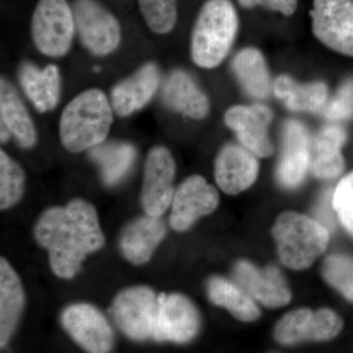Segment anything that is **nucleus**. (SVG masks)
<instances>
[{
  "instance_id": "nucleus-31",
  "label": "nucleus",
  "mask_w": 353,
  "mask_h": 353,
  "mask_svg": "<svg viewBox=\"0 0 353 353\" xmlns=\"http://www.w3.org/2000/svg\"><path fill=\"white\" fill-rule=\"evenodd\" d=\"M323 276L332 287L348 301H353V259L345 255H331L323 265Z\"/></svg>"
},
{
  "instance_id": "nucleus-32",
  "label": "nucleus",
  "mask_w": 353,
  "mask_h": 353,
  "mask_svg": "<svg viewBox=\"0 0 353 353\" xmlns=\"http://www.w3.org/2000/svg\"><path fill=\"white\" fill-rule=\"evenodd\" d=\"M333 208L341 224L353 236V172L339 183L333 194Z\"/></svg>"
},
{
  "instance_id": "nucleus-24",
  "label": "nucleus",
  "mask_w": 353,
  "mask_h": 353,
  "mask_svg": "<svg viewBox=\"0 0 353 353\" xmlns=\"http://www.w3.org/2000/svg\"><path fill=\"white\" fill-rule=\"evenodd\" d=\"M0 117L22 148H31L37 143V132L31 115L21 101L15 88L6 79L0 82Z\"/></svg>"
},
{
  "instance_id": "nucleus-15",
  "label": "nucleus",
  "mask_w": 353,
  "mask_h": 353,
  "mask_svg": "<svg viewBox=\"0 0 353 353\" xmlns=\"http://www.w3.org/2000/svg\"><path fill=\"white\" fill-rule=\"evenodd\" d=\"M311 167V139L307 129L296 120L284 127V148L277 168V179L283 187L294 189L303 182Z\"/></svg>"
},
{
  "instance_id": "nucleus-5",
  "label": "nucleus",
  "mask_w": 353,
  "mask_h": 353,
  "mask_svg": "<svg viewBox=\"0 0 353 353\" xmlns=\"http://www.w3.org/2000/svg\"><path fill=\"white\" fill-rule=\"evenodd\" d=\"M75 28L73 9L67 0H39L32 14V37L43 54L64 57L71 48Z\"/></svg>"
},
{
  "instance_id": "nucleus-36",
  "label": "nucleus",
  "mask_w": 353,
  "mask_h": 353,
  "mask_svg": "<svg viewBox=\"0 0 353 353\" xmlns=\"http://www.w3.org/2000/svg\"><path fill=\"white\" fill-rule=\"evenodd\" d=\"M10 134L11 132H9V130L4 125L1 124V143H6L9 138H10Z\"/></svg>"
},
{
  "instance_id": "nucleus-22",
  "label": "nucleus",
  "mask_w": 353,
  "mask_h": 353,
  "mask_svg": "<svg viewBox=\"0 0 353 353\" xmlns=\"http://www.w3.org/2000/svg\"><path fill=\"white\" fill-rule=\"evenodd\" d=\"M347 134L343 127L327 126L316 134L311 143V169L315 176L331 180L343 173L345 160L341 148Z\"/></svg>"
},
{
  "instance_id": "nucleus-3",
  "label": "nucleus",
  "mask_w": 353,
  "mask_h": 353,
  "mask_svg": "<svg viewBox=\"0 0 353 353\" xmlns=\"http://www.w3.org/2000/svg\"><path fill=\"white\" fill-rule=\"evenodd\" d=\"M238 30V13L231 0H208L192 29V61L204 69L219 66L229 54Z\"/></svg>"
},
{
  "instance_id": "nucleus-11",
  "label": "nucleus",
  "mask_w": 353,
  "mask_h": 353,
  "mask_svg": "<svg viewBox=\"0 0 353 353\" xmlns=\"http://www.w3.org/2000/svg\"><path fill=\"white\" fill-rule=\"evenodd\" d=\"M199 329V312L187 297L179 294L158 296L153 340L187 343L196 336Z\"/></svg>"
},
{
  "instance_id": "nucleus-30",
  "label": "nucleus",
  "mask_w": 353,
  "mask_h": 353,
  "mask_svg": "<svg viewBox=\"0 0 353 353\" xmlns=\"http://www.w3.org/2000/svg\"><path fill=\"white\" fill-rule=\"evenodd\" d=\"M139 6L146 24L155 34H168L175 27L176 0H139Z\"/></svg>"
},
{
  "instance_id": "nucleus-35",
  "label": "nucleus",
  "mask_w": 353,
  "mask_h": 353,
  "mask_svg": "<svg viewBox=\"0 0 353 353\" xmlns=\"http://www.w3.org/2000/svg\"><path fill=\"white\" fill-rule=\"evenodd\" d=\"M331 206H333V196H331V192H328L319 202L317 211H316V216L318 220L322 225H324L327 229L333 228V217H332Z\"/></svg>"
},
{
  "instance_id": "nucleus-23",
  "label": "nucleus",
  "mask_w": 353,
  "mask_h": 353,
  "mask_svg": "<svg viewBox=\"0 0 353 353\" xmlns=\"http://www.w3.org/2000/svg\"><path fill=\"white\" fill-rule=\"evenodd\" d=\"M25 305L19 277L6 259H0V345L10 340Z\"/></svg>"
},
{
  "instance_id": "nucleus-28",
  "label": "nucleus",
  "mask_w": 353,
  "mask_h": 353,
  "mask_svg": "<svg viewBox=\"0 0 353 353\" xmlns=\"http://www.w3.org/2000/svg\"><path fill=\"white\" fill-rule=\"evenodd\" d=\"M208 290L210 301L226 308L236 319L252 322L259 318L260 311L252 297L238 285L225 279L215 277L209 281Z\"/></svg>"
},
{
  "instance_id": "nucleus-4",
  "label": "nucleus",
  "mask_w": 353,
  "mask_h": 353,
  "mask_svg": "<svg viewBox=\"0 0 353 353\" xmlns=\"http://www.w3.org/2000/svg\"><path fill=\"white\" fill-rule=\"evenodd\" d=\"M281 261L294 270H303L313 264L329 243V230L319 221L299 213H282L273 231Z\"/></svg>"
},
{
  "instance_id": "nucleus-8",
  "label": "nucleus",
  "mask_w": 353,
  "mask_h": 353,
  "mask_svg": "<svg viewBox=\"0 0 353 353\" xmlns=\"http://www.w3.org/2000/svg\"><path fill=\"white\" fill-rule=\"evenodd\" d=\"M158 296L150 288L134 287L120 292L111 313L123 333L136 341L152 338Z\"/></svg>"
},
{
  "instance_id": "nucleus-10",
  "label": "nucleus",
  "mask_w": 353,
  "mask_h": 353,
  "mask_svg": "<svg viewBox=\"0 0 353 353\" xmlns=\"http://www.w3.org/2000/svg\"><path fill=\"white\" fill-rule=\"evenodd\" d=\"M343 327V320L331 309H320L316 312L299 309L280 320L275 329V338L284 345L303 341H327L338 336Z\"/></svg>"
},
{
  "instance_id": "nucleus-6",
  "label": "nucleus",
  "mask_w": 353,
  "mask_h": 353,
  "mask_svg": "<svg viewBox=\"0 0 353 353\" xmlns=\"http://www.w3.org/2000/svg\"><path fill=\"white\" fill-rule=\"evenodd\" d=\"M72 9L79 36L87 50L99 57L117 50L121 27L110 11L97 0H75Z\"/></svg>"
},
{
  "instance_id": "nucleus-16",
  "label": "nucleus",
  "mask_w": 353,
  "mask_h": 353,
  "mask_svg": "<svg viewBox=\"0 0 353 353\" xmlns=\"http://www.w3.org/2000/svg\"><path fill=\"white\" fill-rule=\"evenodd\" d=\"M234 273L241 289L267 307H281L292 299L289 287L276 267L259 268L250 262L240 261Z\"/></svg>"
},
{
  "instance_id": "nucleus-27",
  "label": "nucleus",
  "mask_w": 353,
  "mask_h": 353,
  "mask_svg": "<svg viewBox=\"0 0 353 353\" xmlns=\"http://www.w3.org/2000/svg\"><path fill=\"white\" fill-rule=\"evenodd\" d=\"M90 157L99 164L102 179L108 185H115L127 175L136 159V148L124 141H110L94 146Z\"/></svg>"
},
{
  "instance_id": "nucleus-2",
  "label": "nucleus",
  "mask_w": 353,
  "mask_h": 353,
  "mask_svg": "<svg viewBox=\"0 0 353 353\" xmlns=\"http://www.w3.org/2000/svg\"><path fill=\"white\" fill-rule=\"evenodd\" d=\"M112 108L99 88H90L74 97L60 118V139L64 148L79 153L103 143L113 123Z\"/></svg>"
},
{
  "instance_id": "nucleus-25",
  "label": "nucleus",
  "mask_w": 353,
  "mask_h": 353,
  "mask_svg": "<svg viewBox=\"0 0 353 353\" xmlns=\"http://www.w3.org/2000/svg\"><path fill=\"white\" fill-rule=\"evenodd\" d=\"M274 94L284 101L285 106L299 112H316L326 103L328 99V87L326 83H297L292 77L281 75L273 83Z\"/></svg>"
},
{
  "instance_id": "nucleus-20",
  "label": "nucleus",
  "mask_w": 353,
  "mask_h": 353,
  "mask_svg": "<svg viewBox=\"0 0 353 353\" xmlns=\"http://www.w3.org/2000/svg\"><path fill=\"white\" fill-rule=\"evenodd\" d=\"M165 104L176 112L192 119H202L210 109L209 99L189 73L172 72L163 88Z\"/></svg>"
},
{
  "instance_id": "nucleus-21",
  "label": "nucleus",
  "mask_w": 353,
  "mask_h": 353,
  "mask_svg": "<svg viewBox=\"0 0 353 353\" xmlns=\"http://www.w3.org/2000/svg\"><path fill=\"white\" fill-rule=\"evenodd\" d=\"M18 77L26 95L39 112H48L57 108L61 90V78L57 66L50 64L41 70L26 62L21 65Z\"/></svg>"
},
{
  "instance_id": "nucleus-7",
  "label": "nucleus",
  "mask_w": 353,
  "mask_h": 353,
  "mask_svg": "<svg viewBox=\"0 0 353 353\" xmlns=\"http://www.w3.org/2000/svg\"><path fill=\"white\" fill-rule=\"evenodd\" d=\"M310 16L316 38L330 50L353 57V0H314Z\"/></svg>"
},
{
  "instance_id": "nucleus-18",
  "label": "nucleus",
  "mask_w": 353,
  "mask_h": 353,
  "mask_svg": "<svg viewBox=\"0 0 353 353\" xmlns=\"http://www.w3.org/2000/svg\"><path fill=\"white\" fill-rule=\"evenodd\" d=\"M159 83L157 65L153 62L143 64L112 88L111 102L114 111L125 117L145 108L157 94Z\"/></svg>"
},
{
  "instance_id": "nucleus-14",
  "label": "nucleus",
  "mask_w": 353,
  "mask_h": 353,
  "mask_svg": "<svg viewBox=\"0 0 353 353\" xmlns=\"http://www.w3.org/2000/svg\"><path fill=\"white\" fill-rule=\"evenodd\" d=\"M272 118L273 114L266 106L234 105L225 114V123L250 152L259 157H269L274 153L268 132Z\"/></svg>"
},
{
  "instance_id": "nucleus-19",
  "label": "nucleus",
  "mask_w": 353,
  "mask_h": 353,
  "mask_svg": "<svg viewBox=\"0 0 353 353\" xmlns=\"http://www.w3.org/2000/svg\"><path fill=\"white\" fill-rule=\"evenodd\" d=\"M165 234L166 226L161 218L150 215L139 218L124 230L121 236L123 255L132 263H146L163 240Z\"/></svg>"
},
{
  "instance_id": "nucleus-9",
  "label": "nucleus",
  "mask_w": 353,
  "mask_h": 353,
  "mask_svg": "<svg viewBox=\"0 0 353 353\" xmlns=\"http://www.w3.org/2000/svg\"><path fill=\"white\" fill-rule=\"evenodd\" d=\"M175 160L163 146H155L146 158L141 203L148 215L160 217L173 201Z\"/></svg>"
},
{
  "instance_id": "nucleus-12",
  "label": "nucleus",
  "mask_w": 353,
  "mask_h": 353,
  "mask_svg": "<svg viewBox=\"0 0 353 353\" xmlns=\"http://www.w3.org/2000/svg\"><path fill=\"white\" fill-rule=\"evenodd\" d=\"M219 203V194L203 176H190L181 183L172 201L170 225L182 232L192 227L202 216L210 214Z\"/></svg>"
},
{
  "instance_id": "nucleus-1",
  "label": "nucleus",
  "mask_w": 353,
  "mask_h": 353,
  "mask_svg": "<svg viewBox=\"0 0 353 353\" xmlns=\"http://www.w3.org/2000/svg\"><path fill=\"white\" fill-rule=\"evenodd\" d=\"M34 239L50 254L57 277L71 279L90 253L104 245L97 210L83 199L44 211L34 227Z\"/></svg>"
},
{
  "instance_id": "nucleus-13",
  "label": "nucleus",
  "mask_w": 353,
  "mask_h": 353,
  "mask_svg": "<svg viewBox=\"0 0 353 353\" xmlns=\"http://www.w3.org/2000/svg\"><path fill=\"white\" fill-rule=\"evenodd\" d=\"M67 333L88 352H108L113 345V331L101 311L90 304H74L62 313Z\"/></svg>"
},
{
  "instance_id": "nucleus-33",
  "label": "nucleus",
  "mask_w": 353,
  "mask_h": 353,
  "mask_svg": "<svg viewBox=\"0 0 353 353\" xmlns=\"http://www.w3.org/2000/svg\"><path fill=\"white\" fill-rule=\"evenodd\" d=\"M329 120H347L353 117V78L341 85L336 95L323 111Z\"/></svg>"
},
{
  "instance_id": "nucleus-29",
  "label": "nucleus",
  "mask_w": 353,
  "mask_h": 353,
  "mask_svg": "<svg viewBox=\"0 0 353 353\" xmlns=\"http://www.w3.org/2000/svg\"><path fill=\"white\" fill-rule=\"evenodd\" d=\"M24 187V171L4 150H0V208L4 210L19 201Z\"/></svg>"
},
{
  "instance_id": "nucleus-34",
  "label": "nucleus",
  "mask_w": 353,
  "mask_h": 353,
  "mask_svg": "<svg viewBox=\"0 0 353 353\" xmlns=\"http://www.w3.org/2000/svg\"><path fill=\"white\" fill-rule=\"evenodd\" d=\"M243 8H252L254 6H264L270 10L277 11L285 16L292 15L296 12L297 0H238Z\"/></svg>"
},
{
  "instance_id": "nucleus-26",
  "label": "nucleus",
  "mask_w": 353,
  "mask_h": 353,
  "mask_svg": "<svg viewBox=\"0 0 353 353\" xmlns=\"http://www.w3.org/2000/svg\"><path fill=\"white\" fill-rule=\"evenodd\" d=\"M234 75L250 97L257 99L268 97L271 80L262 53L253 48H245L233 60Z\"/></svg>"
},
{
  "instance_id": "nucleus-17",
  "label": "nucleus",
  "mask_w": 353,
  "mask_h": 353,
  "mask_svg": "<svg viewBox=\"0 0 353 353\" xmlns=\"http://www.w3.org/2000/svg\"><path fill=\"white\" fill-rule=\"evenodd\" d=\"M259 163L245 146L228 145L215 161V180L223 192L238 194L250 187L259 176Z\"/></svg>"
}]
</instances>
